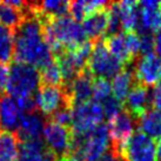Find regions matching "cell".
<instances>
[{
    "label": "cell",
    "mask_w": 161,
    "mask_h": 161,
    "mask_svg": "<svg viewBox=\"0 0 161 161\" xmlns=\"http://www.w3.org/2000/svg\"><path fill=\"white\" fill-rule=\"evenodd\" d=\"M15 63L31 65L42 69L54 61L53 53L46 44L42 25L36 15H27L14 30Z\"/></svg>",
    "instance_id": "cell-1"
},
{
    "label": "cell",
    "mask_w": 161,
    "mask_h": 161,
    "mask_svg": "<svg viewBox=\"0 0 161 161\" xmlns=\"http://www.w3.org/2000/svg\"><path fill=\"white\" fill-rule=\"evenodd\" d=\"M40 72L31 65L13 63L9 66L6 92L13 99L33 97L40 88Z\"/></svg>",
    "instance_id": "cell-2"
},
{
    "label": "cell",
    "mask_w": 161,
    "mask_h": 161,
    "mask_svg": "<svg viewBox=\"0 0 161 161\" xmlns=\"http://www.w3.org/2000/svg\"><path fill=\"white\" fill-rule=\"evenodd\" d=\"M124 67L125 66L108 52L103 40L93 42V49L86 67V69L93 75V78L95 76L107 80L113 79L118 73L122 71Z\"/></svg>",
    "instance_id": "cell-3"
},
{
    "label": "cell",
    "mask_w": 161,
    "mask_h": 161,
    "mask_svg": "<svg viewBox=\"0 0 161 161\" xmlns=\"http://www.w3.org/2000/svg\"><path fill=\"white\" fill-rule=\"evenodd\" d=\"M103 111L100 103L91 100L88 103L72 107V126L73 134L87 136L103 120Z\"/></svg>",
    "instance_id": "cell-4"
},
{
    "label": "cell",
    "mask_w": 161,
    "mask_h": 161,
    "mask_svg": "<svg viewBox=\"0 0 161 161\" xmlns=\"http://www.w3.org/2000/svg\"><path fill=\"white\" fill-rule=\"evenodd\" d=\"M120 157L125 161H155L157 143L153 139L138 130L130 135L122 146Z\"/></svg>",
    "instance_id": "cell-5"
},
{
    "label": "cell",
    "mask_w": 161,
    "mask_h": 161,
    "mask_svg": "<svg viewBox=\"0 0 161 161\" xmlns=\"http://www.w3.org/2000/svg\"><path fill=\"white\" fill-rule=\"evenodd\" d=\"M138 128V120L126 109L109 120L108 130L111 136V151L120 157V151L130 135Z\"/></svg>",
    "instance_id": "cell-6"
},
{
    "label": "cell",
    "mask_w": 161,
    "mask_h": 161,
    "mask_svg": "<svg viewBox=\"0 0 161 161\" xmlns=\"http://www.w3.org/2000/svg\"><path fill=\"white\" fill-rule=\"evenodd\" d=\"M34 99L38 111L45 118H51L60 108L66 106L71 107L67 93L64 87L41 85L34 94Z\"/></svg>",
    "instance_id": "cell-7"
},
{
    "label": "cell",
    "mask_w": 161,
    "mask_h": 161,
    "mask_svg": "<svg viewBox=\"0 0 161 161\" xmlns=\"http://www.w3.org/2000/svg\"><path fill=\"white\" fill-rule=\"evenodd\" d=\"M111 147L108 125L101 122L85 138L80 159L82 161H99Z\"/></svg>",
    "instance_id": "cell-8"
},
{
    "label": "cell",
    "mask_w": 161,
    "mask_h": 161,
    "mask_svg": "<svg viewBox=\"0 0 161 161\" xmlns=\"http://www.w3.org/2000/svg\"><path fill=\"white\" fill-rule=\"evenodd\" d=\"M44 143L49 151L60 159L69 154L72 130L68 127L59 125L52 120H47L44 127Z\"/></svg>",
    "instance_id": "cell-9"
},
{
    "label": "cell",
    "mask_w": 161,
    "mask_h": 161,
    "mask_svg": "<svg viewBox=\"0 0 161 161\" xmlns=\"http://www.w3.org/2000/svg\"><path fill=\"white\" fill-rule=\"evenodd\" d=\"M136 82L146 87L157 86L161 82V59L157 54L140 55L133 65Z\"/></svg>",
    "instance_id": "cell-10"
},
{
    "label": "cell",
    "mask_w": 161,
    "mask_h": 161,
    "mask_svg": "<svg viewBox=\"0 0 161 161\" xmlns=\"http://www.w3.org/2000/svg\"><path fill=\"white\" fill-rule=\"evenodd\" d=\"M124 103V108L138 120L153 106V92L149 87L135 82Z\"/></svg>",
    "instance_id": "cell-11"
},
{
    "label": "cell",
    "mask_w": 161,
    "mask_h": 161,
    "mask_svg": "<svg viewBox=\"0 0 161 161\" xmlns=\"http://www.w3.org/2000/svg\"><path fill=\"white\" fill-rule=\"evenodd\" d=\"M93 75L85 69L76 76L71 85L64 87L67 93L71 107L88 103L93 99Z\"/></svg>",
    "instance_id": "cell-12"
},
{
    "label": "cell",
    "mask_w": 161,
    "mask_h": 161,
    "mask_svg": "<svg viewBox=\"0 0 161 161\" xmlns=\"http://www.w3.org/2000/svg\"><path fill=\"white\" fill-rule=\"evenodd\" d=\"M46 120L40 112L23 113L19 124L17 135L20 141H33L40 140L44 133Z\"/></svg>",
    "instance_id": "cell-13"
},
{
    "label": "cell",
    "mask_w": 161,
    "mask_h": 161,
    "mask_svg": "<svg viewBox=\"0 0 161 161\" xmlns=\"http://www.w3.org/2000/svg\"><path fill=\"white\" fill-rule=\"evenodd\" d=\"M140 21L136 28L138 33L161 30V4L155 0H146L139 3Z\"/></svg>",
    "instance_id": "cell-14"
},
{
    "label": "cell",
    "mask_w": 161,
    "mask_h": 161,
    "mask_svg": "<svg viewBox=\"0 0 161 161\" xmlns=\"http://www.w3.org/2000/svg\"><path fill=\"white\" fill-rule=\"evenodd\" d=\"M23 112L18 103L8 94L0 95V128L1 130L17 132Z\"/></svg>",
    "instance_id": "cell-15"
},
{
    "label": "cell",
    "mask_w": 161,
    "mask_h": 161,
    "mask_svg": "<svg viewBox=\"0 0 161 161\" xmlns=\"http://www.w3.org/2000/svg\"><path fill=\"white\" fill-rule=\"evenodd\" d=\"M108 27V12L107 7L95 11L82 20V28L88 40L95 41L103 40L107 34Z\"/></svg>",
    "instance_id": "cell-16"
},
{
    "label": "cell",
    "mask_w": 161,
    "mask_h": 161,
    "mask_svg": "<svg viewBox=\"0 0 161 161\" xmlns=\"http://www.w3.org/2000/svg\"><path fill=\"white\" fill-rule=\"evenodd\" d=\"M133 65L134 64H132L130 66H126L125 69H122L120 73H118L112 79V82H111L113 97L122 103H125L128 93L136 82Z\"/></svg>",
    "instance_id": "cell-17"
},
{
    "label": "cell",
    "mask_w": 161,
    "mask_h": 161,
    "mask_svg": "<svg viewBox=\"0 0 161 161\" xmlns=\"http://www.w3.org/2000/svg\"><path fill=\"white\" fill-rule=\"evenodd\" d=\"M32 8L36 17L59 18L69 13V3L63 0H46V1H31Z\"/></svg>",
    "instance_id": "cell-18"
},
{
    "label": "cell",
    "mask_w": 161,
    "mask_h": 161,
    "mask_svg": "<svg viewBox=\"0 0 161 161\" xmlns=\"http://www.w3.org/2000/svg\"><path fill=\"white\" fill-rule=\"evenodd\" d=\"M103 42L107 47L108 52L112 54L114 58L118 59L125 67L134 64V61L136 60L130 55V51L127 48L125 40V33H118L114 36H106Z\"/></svg>",
    "instance_id": "cell-19"
},
{
    "label": "cell",
    "mask_w": 161,
    "mask_h": 161,
    "mask_svg": "<svg viewBox=\"0 0 161 161\" xmlns=\"http://www.w3.org/2000/svg\"><path fill=\"white\" fill-rule=\"evenodd\" d=\"M122 30L125 32H134L139 26L140 21V8L139 3L127 0L118 3Z\"/></svg>",
    "instance_id": "cell-20"
},
{
    "label": "cell",
    "mask_w": 161,
    "mask_h": 161,
    "mask_svg": "<svg viewBox=\"0 0 161 161\" xmlns=\"http://www.w3.org/2000/svg\"><path fill=\"white\" fill-rule=\"evenodd\" d=\"M139 130L153 140L161 139V113L149 109L138 119Z\"/></svg>",
    "instance_id": "cell-21"
},
{
    "label": "cell",
    "mask_w": 161,
    "mask_h": 161,
    "mask_svg": "<svg viewBox=\"0 0 161 161\" xmlns=\"http://www.w3.org/2000/svg\"><path fill=\"white\" fill-rule=\"evenodd\" d=\"M20 140L17 133L0 130V161H18Z\"/></svg>",
    "instance_id": "cell-22"
},
{
    "label": "cell",
    "mask_w": 161,
    "mask_h": 161,
    "mask_svg": "<svg viewBox=\"0 0 161 161\" xmlns=\"http://www.w3.org/2000/svg\"><path fill=\"white\" fill-rule=\"evenodd\" d=\"M108 5H109V3H107V1H99V0L72 1V3H69V14L74 20L80 21L95 11L108 7Z\"/></svg>",
    "instance_id": "cell-23"
},
{
    "label": "cell",
    "mask_w": 161,
    "mask_h": 161,
    "mask_svg": "<svg viewBox=\"0 0 161 161\" xmlns=\"http://www.w3.org/2000/svg\"><path fill=\"white\" fill-rule=\"evenodd\" d=\"M46 146L42 140L20 141L18 161H44Z\"/></svg>",
    "instance_id": "cell-24"
},
{
    "label": "cell",
    "mask_w": 161,
    "mask_h": 161,
    "mask_svg": "<svg viewBox=\"0 0 161 161\" xmlns=\"http://www.w3.org/2000/svg\"><path fill=\"white\" fill-rule=\"evenodd\" d=\"M24 19L25 14L21 9L12 6L7 1H0V25H4L14 31L23 23Z\"/></svg>",
    "instance_id": "cell-25"
},
{
    "label": "cell",
    "mask_w": 161,
    "mask_h": 161,
    "mask_svg": "<svg viewBox=\"0 0 161 161\" xmlns=\"http://www.w3.org/2000/svg\"><path fill=\"white\" fill-rule=\"evenodd\" d=\"M14 57V32L0 25V64L9 63Z\"/></svg>",
    "instance_id": "cell-26"
},
{
    "label": "cell",
    "mask_w": 161,
    "mask_h": 161,
    "mask_svg": "<svg viewBox=\"0 0 161 161\" xmlns=\"http://www.w3.org/2000/svg\"><path fill=\"white\" fill-rule=\"evenodd\" d=\"M40 82L44 86H57V87H63L64 81L63 75L59 68L58 63L54 61L47 65L46 67L40 69Z\"/></svg>",
    "instance_id": "cell-27"
},
{
    "label": "cell",
    "mask_w": 161,
    "mask_h": 161,
    "mask_svg": "<svg viewBox=\"0 0 161 161\" xmlns=\"http://www.w3.org/2000/svg\"><path fill=\"white\" fill-rule=\"evenodd\" d=\"M108 12V27H107V34L106 36H114L118 33H121L122 25H121L120 18V11L118 3H109L107 7Z\"/></svg>",
    "instance_id": "cell-28"
},
{
    "label": "cell",
    "mask_w": 161,
    "mask_h": 161,
    "mask_svg": "<svg viewBox=\"0 0 161 161\" xmlns=\"http://www.w3.org/2000/svg\"><path fill=\"white\" fill-rule=\"evenodd\" d=\"M112 86L107 79L95 78L93 81V99L97 103H103V100L111 97Z\"/></svg>",
    "instance_id": "cell-29"
},
{
    "label": "cell",
    "mask_w": 161,
    "mask_h": 161,
    "mask_svg": "<svg viewBox=\"0 0 161 161\" xmlns=\"http://www.w3.org/2000/svg\"><path fill=\"white\" fill-rule=\"evenodd\" d=\"M101 106H103V115H105V118H107L108 120H112L114 116H116L119 113L125 109L124 108V103H120L113 95H111L106 100H103V103H101Z\"/></svg>",
    "instance_id": "cell-30"
},
{
    "label": "cell",
    "mask_w": 161,
    "mask_h": 161,
    "mask_svg": "<svg viewBox=\"0 0 161 161\" xmlns=\"http://www.w3.org/2000/svg\"><path fill=\"white\" fill-rule=\"evenodd\" d=\"M49 120L54 121V122H57V124L64 126V127L71 128V126H72V107L66 106V107L60 108L59 111H57L53 115L49 118Z\"/></svg>",
    "instance_id": "cell-31"
},
{
    "label": "cell",
    "mask_w": 161,
    "mask_h": 161,
    "mask_svg": "<svg viewBox=\"0 0 161 161\" xmlns=\"http://www.w3.org/2000/svg\"><path fill=\"white\" fill-rule=\"evenodd\" d=\"M138 34L140 38V54H152L154 51V36L152 32H141Z\"/></svg>",
    "instance_id": "cell-32"
},
{
    "label": "cell",
    "mask_w": 161,
    "mask_h": 161,
    "mask_svg": "<svg viewBox=\"0 0 161 161\" xmlns=\"http://www.w3.org/2000/svg\"><path fill=\"white\" fill-rule=\"evenodd\" d=\"M125 40L130 55L134 59H136L138 54L140 53V38H139V34L136 32H125Z\"/></svg>",
    "instance_id": "cell-33"
},
{
    "label": "cell",
    "mask_w": 161,
    "mask_h": 161,
    "mask_svg": "<svg viewBox=\"0 0 161 161\" xmlns=\"http://www.w3.org/2000/svg\"><path fill=\"white\" fill-rule=\"evenodd\" d=\"M9 67H7L5 64H0V95L4 94V91H6V85L8 80Z\"/></svg>",
    "instance_id": "cell-34"
},
{
    "label": "cell",
    "mask_w": 161,
    "mask_h": 161,
    "mask_svg": "<svg viewBox=\"0 0 161 161\" xmlns=\"http://www.w3.org/2000/svg\"><path fill=\"white\" fill-rule=\"evenodd\" d=\"M153 92V107L155 108V111L161 113V82L154 86L152 90Z\"/></svg>",
    "instance_id": "cell-35"
},
{
    "label": "cell",
    "mask_w": 161,
    "mask_h": 161,
    "mask_svg": "<svg viewBox=\"0 0 161 161\" xmlns=\"http://www.w3.org/2000/svg\"><path fill=\"white\" fill-rule=\"evenodd\" d=\"M154 51L158 57L161 59V30L158 31L154 36Z\"/></svg>",
    "instance_id": "cell-36"
},
{
    "label": "cell",
    "mask_w": 161,
    "mask_h": 161,
    "mask_svg": "<svg viewBox=\"0 0 161 161\" xmlns=\"http://www.w3.org/2000/svg\"><path fill=\"white\" fill-rule=\"evenodd\" d=\"M99 161H125V160L121 157H119V155H116L115 153L112 152V151H108Z\"/></svg>",
    "instance_id": "cell-37"
},
{
    "label": "cell",
    "mask_w": 161,
    "mask_h": 161,
    "mask_svg": "<svg viewBox=\"0 0 161 161\" xmlns=\"http://www.w3.org/2000/svg\"><path fill=\"white\" fill-rule=\"evenodd\" d=\"M59 161H82L79 158H75L73 155H66V157H63L59 159Z\"/></svg>",
    "instance_id": "cell-38"
},
{
    "label": "cell",
    "mask_w": 161,
    "mask_h": 161,
    "mask_svg": "<svg viewBox=\"0 0 161 161\" xmlns=\"http://www.w3.org/2000/svg\"><path fill=\"white\" fill-rule=\"evenodd\" d=\"M157 159L161 161V139L159 140V142L157 145Z\"/></svg>",
    "instance_id": "cell-39"
}]
</instances>
